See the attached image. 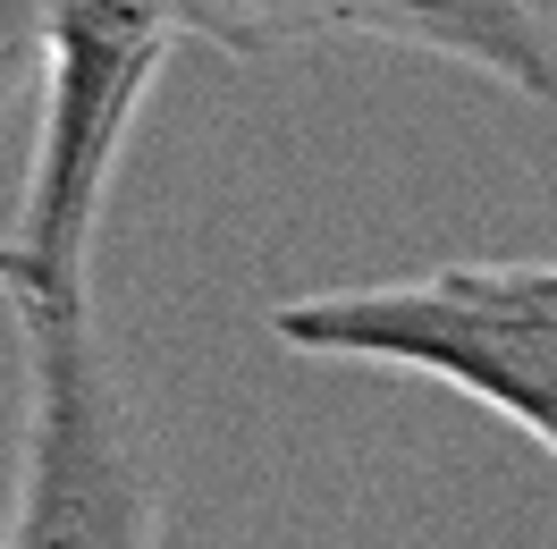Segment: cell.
I'll list each match as a JSON object with an SVG mask.
<instances>
[{"instance_id": "obj_3", "label": "cell", "mask_w": 557, "mask_h": 549, "mask_svg": "<svg viewBox=\"0 0 557 549\" xmlns=\"http://www.w3.org/2000/svg\"><path fill=\"white\" fill-rule=\"evenodd\" d=\"M17 321V481L0 549H161V481L94 296H0Z\"/></svg>"}, {"instance_id": "obj_1", "label": "cell", "mask_w": 557, "mask_h": 549, "mask_svg": "<svg viewBox=\"0 0 557 549\" xmlns=\"http://www.w3.org/2000/svg\"><path fill=\"white\" fill-rule=\"evenodd\" d=\"M271 339L313 364L440 380L557 465V263H440L414 279L313 288L271 305Z\"/></svg>"}, {"instance_id": "obj_4", "label": "cell", "mask_w": 557, "mask_h": 549, "mask_svg": "<svg viewBox=\"0 0 557 549\" xmlns=\"http://www.w3.org/2000/svg\"><path fill=\"white\" fill-rule=\"evenodd\" d=\"M177 26L220 60H278L321 35H347V0H177Z\"/></svg>"}, {"instance_id": "obj_2", "label": "cell", "mask_w": 557, "mask_h": 549, "mask_svg": "<svg viewBox=\"0 0 557 549\" xmlns=\"http://www.w3.org/2000/svg\"><path fill=\"white\" fill-rule=\"evenodd\" d=\"M177 35H186L177 0H51L42 119L17 220L0 237V296H85L119 152L136 136Z\"/></svg>"}, {"instance_id": "obj_5", "label": "cell", "mask_w": 557, "mask_h": 549, "mask_svg": "<svg viewBox=\"0 0 557 549\" xmlns=\"http://www.w3.org/2000/svg\"><path fill=\"white\" fill-rule=\"evenodd\" d=\"M42 42H51V0H0V110L17 94H42Z\"/></svg>"}]
</instances>
